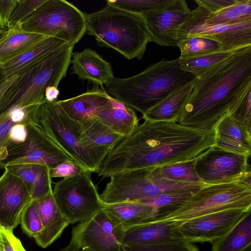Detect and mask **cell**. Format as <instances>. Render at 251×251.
Masks as SVG:
<instances>
[{"label":"cell","mask_w":251,"mask_h":251,"mask_svg":"<svg viewBox=\"0 0 251 251\" xmlns=\"http://www.w3.org/2000/svg\"><path fill=\"white\" fill-rule=\"evenodd\" d=\"M4 169L22 179L33 201L52 193L51 178L48 167L34 164H21L7 166Z\"/></svg>","instance_id":"603a6c76"},{"label":"cell","mask_w":251,"mask_h":251,"mask_svg":"<svg viewBox=\"0 0 251 251\" xmlns=\"http://www.w3.org/2000/svg\"><path fill=\"white\" fill-rule=\"evenodd\" d=\"M251 85L248 86L236 100L228 114L238 124L251 132Z\"/></svg>","instance_id":"d590c367"},{"label":"cell","mask_w":251,"mask_h":251,"mask_svg":"<svg viewBox=\"0 0 251 251\" xmlns=\"http://www.w3.org/2000/svg\"><path fill=\"white\" fill-rule=\"evenodd\" d=\"M249 85L251 46L235 50L196 77L176 123L196 128H213Z\"/></svg>","instance_id":"7a4b0ae2"},{"label":"cell","mask_w":251,"mask_h":251,"mask_svg":"<svg viewBox=\"0 0 251 251\" xmlns=\"http://www.w3.org/2000/svg\"><path fill=\"white\" fill-rule=\"evenodd\" d=\"M80 124L89 142L93 162L99 170L108 153L124 136L96 119Z\"/></svg>","instance_id":"7402d4cb"},{"label":"cell","mask_w":251,"mask_h":251,"mask_svg":"<svg viewBox=\"0 0 251 251\" xmlns=\"http://www.w3.org/2000/svg\"><path fill=\"white\" fill-rule=\"evenodd\" d=\"M0 28H1V29H3V26H2V24H1V23L0 19Z\"/></svg>","instance_id":"816d5d0a"},{"label":"cell","mask_w":251,"mask_h":251,"mask_svg":"<svg viewBox=\"0 0 251 251\" xmlns=\"http://www.w3.org/2000/svg\"><path fill=\"white\" fill-rule=\"evenodd\" d=\"M20 223L24 232L29 237L34 238L40 232V218L32 201L22 212Z\"/></svg>","instance_id":"ab89813d"},{"label":"cell","mask_w":251,"mask_h":251,"mask_svg":"<svg viewBox=\"0 0 251 251\" xmlns=\"http://www.w3.org/2000/svg\"><path fill=\"white\" fill-rule=\"evenodd\" d=\"M194 160L155 167L158 175L167 180L183 182H201L195 170Z\"/></svg>","instance_id":"e575fe53"},{"label":"cell","mask_w":251,"mask_h":251,"mask_svg":"<svg viewBox=\"0 0 251 251\" xmlns=\"http://www.w3.org/2000/svg\"><path fill=\"white\" fill-rule=\"evenodd\" d=\"M67 44L57 38L48 36L2 64L0 82L30 64Z\"/></svg>","instance_id":"cb8c5ba5"},{"label":"cell","mask_w":251,"mask_h":251,"mask_svg":"<svg viewBox=\"0 0 251 251\" xmlns=\"http://www.w3.org/2000/svg\"><path fill=\"white\" fill-rule=\"evenodd\" d=\"M251 210V186L244 181L204 185L190 197L158 210L148 222H165L174 226L229 209Z\"/></svg>","instance_id":"8992f818"},{"label":"cell","mask_w":251,"mask_h":251,"mask_svg":"<svg viewBox=\"0 0 251 251\" xmlns=\"http://www.w3.org/2000/svg\"><path fill=\"white\" fill-rule=\"evenodd\" d=\"M177 47L180 51V59L205 55L223 50L217 42L204 38L189 37L179 40Z\"/></svg>","instance_id":"d6a6232c"},{"label":"cell","mask_w":251,"mask_h":251,"mask_svg":"<svg viewBox=\"0 0 251 251\" xmlns=\"http://www.w3.org/2000/svg\"><path fill=\"white\" fill-rule=\"evenodd\" d=\"M174 226L165 222H148L133 226L126 230L123 245H144L176 239Z\"/></svg>","instance_id":"4316f807"},{"label":"cell","mask_w":251,"mask_h":251,"mask_svg":"<svg viewBox=\"0 0 251 251\" xmlns=\"http://www.w3.org/2000/svg\"><path fill=\"white\" fill-rule=\"evenodd\" d=\"M96 119L124 136L129 135L139 125L134 110L117 100L112 106L101 111Z\"/></svg>","instance_id":"f1b7e54d"},{"label":"cell","mask_w":251,"mask_h":251,"mask_svg":"<svg viewBox=\"0 0 251 251\" xmlns=\"http://www.w3.org/2000/svg\"><path fill=\"white\" fill-rule=\"evenodd\" d=\"M193 11L204 24H233L251 19V0H237L234 4L212 13L199 5Z\"/></svg>","instance_id":"83f0119b"},{"label":"cell","mask_w":251,"mask_h":251,"mask_svg":"<svg viewBox=\"0 0 251 251\" xmlns=\"http://www.w3.org/2000/svg\"><path fill=\"white\" fill-rule=\"evenodd\" d=\"M39 107L25 123V140L22 143L12 142L9 146L2 169L9 165L34 164L50 169L65 161H74L47 132L38 114Z\"/></svg>","instance_id":"30bf717a"},{"label":"cell","mask_w":251,"mask_h":251,"mask_svg":"<svg viewBox=\"0 0 251 251\" xmlns=\"http://www.w3.org/2000/svg\"><path fill=\"white\" fill-rule=\"evenodd\" d=\"M17 5V0H0V19L3 29H7L9 20Z\"/></svg>","instance_id":"ee69618b"},{"label":"cell","mask_w":251,"mask_h":251,"mask_svg":"<svg viewBox=\"0 0 251 251\" xmlns=\"http://www.w3.org/2000/svg\"><path fill=\"white\" fill-rule=\"evenodd\" d=\"M103 210L115 222L126 230L147 223L155 214L150 206L137 202H124L105 204Z\"/></svg>","instance_id":"484cf974"},{"label":"cell","mask_w":251,"mask_h":251,"mask_svg":"<svg viewBox=\"0 0 251 251\" xmlns=\"http://www.w3.org/2000/svg\"><path fill=\"white\" fill-rule=\"evenodd\" d=\"M46 0H17V5L9 20L7 29L14 28L30 16Z\"/></svg>","instance_id":"f35d334b"},{"label":"cell","mask_w":251,"mask_h":251,"mask_svg":"<svg viewBox=\"0 0 251 251\" xmlns=\"http://www.w3.org/2000/svg\"><path fill=\"white\" fill-rule=\"evenodd\" d=\"M0 251H26L13 230L0 225Z\"/></svg>","instance_id":"60d3db41"},{"label":"cell","mask_w":251,"mask_h":251,"mask_svg":"<svg viewBox=\"0 0 251 251\" xmlns=\"http://www.w3.org/2000/svg\"><path fill=\"white\" fill-rule=\"evenodd\" d=\"M32 201L22 179L6 169L0 176V225L13 230L21 214Z\"/></svg>","instance_id":"e0dca14e"},{"label":"cell","mask_w":251,"mask_h":251,"mask_svg":"<svg viewBox=\"0 0 251 251\" xmlns=\"http://www.w3.org/2000/svg\"><path fill=\"white\" fill-rule=\"evenodd\" d=\"M2 69V64L0 63V77H1Z\"/></svg>","instance_id":"f907efd6"},{"label":"cell","mask_w":251,"mask_h":251,"mask_svg":"<svg viewBox=\"0 0 251 251\" xmlns=\"http://www.w3.org/2000/svg\"><path fill=\"white\" fill-rule=\"evenodd\" d=\"M214 145L224 150L250 156L251 132L238 124L228 114H225L213 127Z\"/></svg>","instance_id":"44dd1931"},{"label":"cell","mask_w":251,"mask_h":251,"mask_svg":"<svg viewBox=\"0 0 251 251\" xmlns=\"http://www.w3.org/2000/svg\"><path fill=\"white\" fill-rule=\"evenodd\" d=\"M84 171H86L75 161L68 160L50 169V176L51 178H66L78 175Z\"/></svg>","instance_id":"b9f144b4"},{"label":"cell","mask_w":251,"mask_h":251,"mask_svg":"<svg viewBox=\"0 0 251 251\" xmlns=\"http://www.w3.org/2000/svg\"><path fill=\"white\" fill-rule=\"evenodd\" d=\"M71 63L72 73L79 79L91 81L101 87L114 77L111 64L89 48L73 52Z\"/></svg>","instance_id":"ffe728a7"},{"label":"cell","mask_w":251,"mask_h":251,"mask_svg":"<svg viewBox=\"0 0 251 251\" xmlns=\"http://www.w3.org/2000/svg\"><path fill=\"white\" fill-rule=\"evenodd\" d=\"M101 87L102 90L92 89L56 102L66 114L75 121L81 123L96 119L101 111L112 106L116 101Z\"/></svg>","instance_id":"ac0fdd59"},{"label":"cell","mask_w":251,"mask_h":251,"mask_svg":"<svg viewBox=\"0 0 251 251\" xmlns=\"http://www.w3.org/2000/svg\"><path fill=\"white\" fill-rule=\"evenodd\" d=\"M237 0H195L198 5L201 6L209 13H214L230 6Z\"/></svg>","instance_id":"7bdbcfd3"},{"label":"cell","mask_w":251,"mask_h":251,"mask_svg":"<svg viewBox=\"0 0 251 251\" xmlns=\"http://www.w3.org/2000/svg\"><path fill=\"white\" fill-rule=\"evenodd\" d=\"M199 37L219 43L223 50H232L251 46V19L229 25H206L193 10L191 18L180 27L179 40Z\"/></svg>","instance_id":"9a60e30c"},{"label":"cell","mask_w":251,"mask_h":251,"mask_svg":"<svg viewBox=\"0 0 251 251\" xmlns=\"http://www.w3.org/2000/svg\"><path fill=\"white\" fill-rule=\"evenodd\" d=\"M6 36L0 42V63L16 56L47 37L23 30L18 25L8 28Z\"/></svg>","instance_id":"f546056e"},{"label":"cell","mask_w":251,"mask_h":251,"mask_svg":"<svg viewBox=\"0 0 251 251\" xmlns=\"http://www.w3.org/2000/svg\"><path fill=\"white\" fill-rule=\"evenodd\" d=\"M91 173L84 171L54 183L53 196L70 224L85 221L104 208V204L91 179Z\"/></svg>","instance_id":"8fae6325"},{"label":"cell","mask_w":251,"mask_h":251,"mask_svg":"<svg viewBox=\"0 0 251 251\" xmlns=\"http://www.w3.org/2000/svg\"><path fill=\"white\" fill-rule=\"evenodd\" d=\"M38 114L53 140L84 171L97 173L90 146L80 123L69 117L57 104L45 101Z\"/></svg>","instance_id":"9c48e42d"},{"label":"cell","mask_w":251,"mask_h":251,"mask_svg":"<svg viewBox=\"0 0 251 251\" xmlns=\"http://www.w3.org/2000/svg\"><path fill=\"white\" fill-rule=\"evenodd\" d=\"M24 31L75 45L86 32L85 13L65 0H46L19 25Z\"/></svg>","instance_id":"52a82bcc"},{"label":"cell","mask_w":251,"mask_h":251,"mask_svg":"<svg viewBox=\"0 0 251 251\" xmlns=\"http://www.w3.org/2000/svg\"><path fill=\"white\" fill-rule=\"evenodd\" d=\"M27 134L26 125L23 123H19L12 127L10 132V138L13 142L22 143L25 140Z\"/></svg>","instance_id":"f6af8a7d"},{"label":"cell","mask_w":251,"mask_h":251,"mask_svg":"<svg viewBox=\"0 0 251 251\" xmlns=\"http://www.w3.org/2000/svg\"><path fill=\"white\" fill-rule=\"evenodd\" d=\"M249 158L213 145L194 160V166L206 185L244 181L251 185Z\"/></svg>","instance_id":"7c38bea8"},{"label":"cell","mask_w":251,"mask_h":251,"mask_svg":"<svg viewBox=\"0 0 251 251\" xmlns=\"http://www.w3.org/2000/svg\"><path fill=\"white\" fill-rule=\"evenodd\" d=\"M206 185L202 184L190 187L164 192L159 195L135 201L151 206L157 213L160 209L177 203L190 197L198 189Z\"/></svg>","instance_id":"836d02e7"},{"label":"cell","mask_w":251,"mask_h":251,"mask_svg":"<svg viewBox=\"0 0 251 251\" xmlns=\"http://www.w3.org/2000/svg\"><path fill=\"white\" fill-rule=\"evenodd\" d=\"M141 16L146 22L151 42L161 46L177 47L179 28L191 18L192 11L185 0H172Z\"/></svg>","instance_id":"2e32d148"},{"label":"cell","mask_w":251,"mask_h":251,"mask_svg":"<svg viewBox=\"0 0 251 251\" xmlns=\"http://www.w3.org/2000/svg\"><path fill=\"white\" fill-rule=\"evenodd\" d=\"M235 50H221L196 57L182 59L178 58L180 67L183 71L198 77L211 67L227 58Z\"/></svg>","instance_id":"1f68e13d"},{"label":"cell","mask_w":251,"mask_h":251,"mask_svg":"<svg viewBox=\"0 0 251 251\" xmlns=\"http://www.w3.org/2000/svg\"><path fill=\"white\" fill-rule=\"evenodd\" d=\"M195 79L172 93L143 114L142 119L151 122H176L192 92Z\"/></svg>","instance_id":"d4e9b609"},{"label":"cell","mask_w":251,"mask_h":251,"mask_svg":"<svg viewBox=\"0 0 251 251\" xmlns=\"http://www.w3.org/2000/svg\"><path fill=\"white\" fill-rule=\"evenodd\" d=\"M59 251H88L83 249L77 248L69 243L66 247Z\"/></svg>","instance_id":"7dc6e473"},{"label":"cell","mask_w":251,"mask_h":251,"mask_svg":"<svg viewBox=\"0 0 251 251\" xmlns=\"http://www.w3.org/2000/svg\"><path fill=\"white\" fill-rule=\"evenodd\" d=\"M213 128L144 120L108 153L97 174L103 178L148 167L193 160L214 145Z\"/></svg>","instance_id":"6da1fadb"},{"label":"cell","mask_w":251,"mask_h":251,"mask_svg":"<svg viewBox=\"0 0 251 251\" xmlns=\"http://www.w3.org/2000/svg\"><path fill=\"white\" fill-rule=\"evenodd\" d=\"M248 211L234 208L206 215L174 226L173 233L176 239L212 244L230 231Z\"/></svg>","instance_id":"5bb4252c"},{"label":"cell","mask_w":251,"mask_h":251,"mask_svg":"<svg viewBox=\"0 0 251 251\" xmlns=\"http://www.w3.org/2000/svg\"><path fill=\"white\" fill-rule=\"evenodd\" d=\"M204 184L167 180L160 176L155 167L135 169L110 177L100 195L105 204L133 202L160 194Z\"/></svg>","instance_id":"ba28073f"},{"label":"cell","mask_w":251,"mask_h":251,"mask_svg":"<svg viewBox=\"0 0 251 251\" xmlns=\"http://www.w3.org/2000/svg\"><path fill=\"white\" fill-rule=\"evenodd\" d=\"M242 251H251V245L245 248Z\"/></svg>","instance_id":"681fc988"},{"label":"cell","mask_w":251,"mask_h":251,"mask_svg":"<svg viewBox=\"0 0 251 251\" xmlns=\"http://www.w3.org/2000/svg\"><path fill=\"white\" fill-rule=\"evenodd\" d=\"M196 77L180 68L178 58H163L132 76L114 77L103 88L111 97L143 115Z\"/></svg>","instance_id":"3957f363"},{"label":"cell","mask_w":251,"mask_h":251,"mask_svg":"<svg viewBox=\"0 0 251 251\" xmlns=\"http://www.w3.org/2000/svg\"><path fill=\"white\" fill-rule=\"evenodd\" d=\"M32 202L42 226L40 232L34 238L38 245L46 248L60 237L70 223L58 208L52 193Z\"/></svg>","instance_id":"d6986e66"},{"label":"cell","mask_w":251,"mask_h":251,"mask_svg":"<svg viewBox=\"0 0 251 251\" xmlns=\"http://www.w3.org/2000/svg\"><path fill=\"white\" fill-rule=\"evenodd\" d=\"M212 245V251H242L251 245V210L230 231Z\"/></svg>","instance_id":"4dcf8cb0"},{"label":"cell","mask_w":251,"mask_h":251,"mask_svg":"<svg viewBox=\"0 0 251 251\" xmlns=\"http://www.w3.org/2000/svg\"><path fill=\"white\" fill-rule=\"evenodd\" d=\"M126 231L102 210L72 229L70 243L88 251H121Z\"/></svg>","instance_id":"4fadbf2b"},{"label":"cell","mask_w":251,"mask_h":251,"mask_svg":"<svg viewBox=\"0 0 251 251\" xmlns=\"http://www.w3.org/2000/svg\"><path fill=\"white\" fill-rule=\"evenodd\" d=\"M86 32L99 46L114 50L128 60H140L151 36L143 17L106 4L100 10L85 13Z\"/></svg>","instance_id":"5b68a950"},{"label":"cell","mask_w":251,"mask_h":251,"mask_svg":"<svg viewBox=\"0 0 251 251\" xmlns=\"http://www.w3.org/2000/svg\"><path fill=\"white\" fill-rule=\"evenodd\" d=\"M121 251H200L192 243L173 239L156 243L136 246H124Z\"/></svg>","instance_id":"8d00e7d4"},{"label":"cell","mask_w":251,"mask_h":251,"mask_svg":"<svg viewBox=\"0 0 251 251\" xmlns=\"http://www.w3.org/2000/svg\"><path fill=\"white\" fill-rule=\"evenodd\" d=\"M59 94V90L57 87L49 86L45 90V97L46 101L52 102L56 100Z\"/></svg>","instance_id":"bcb514c9"},{"label":"cell","mask_w":251,"mask_h":251,"mask_svg":"<svg viewBox=\"0 0 251 251\" xmlns=\"http://www.w3.org/2000/svg\"><path fill=\"white\" fill-rule=\"evenodd\" d=\"M172 0H108L106 3L123 10L142 15L170 3Z\"/></svg>","instance_id":"74e56055"},{"label":"cell","mask_w":251,"mask_h":251,"mask_svg":"<svg viewBox=\"0 0 251 251\" xmlns=\"http://www.w3.org/2000/svg\"><path fill=\"white\" fill-rule=\"evenodd\" d=\"M74 46L66 44L0 82V114L46 101V89L58 87L66 76Z\"/></svg>","instance_id":"277c9868"},{"label":"cell","mask_w":251,"mask_h":251,"mask_svg":"<svg viewBox=\"0 0 251 251\" xmlns=\"http://www.w3.org/2000/svg\"><path fill=\"white\" fill-rule=\"evenodd\" d=\"M8 33V30L7 29L0 28V42L6 36Z\"/></svg>","instance_id":"c3c4849f"}]
</instances>
